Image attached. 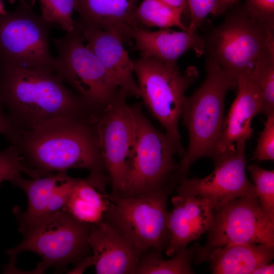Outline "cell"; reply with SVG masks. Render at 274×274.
Returning a JSON list of instances; mask_svg holds the SVG:
<instances>
[{
    "mask_svg": "<svg viewBox=\"0 0 274 274\" xmlns=\"http://www.w3.org/2000/svg\"><path fill=\"white\" fill-rule=\"evenodd\" d=\"M245 143H237L235 152L215 165L208 176L183 179L177 187L178 194L199 197L213 209L242 196L255 194L254 185L246 174Z\"/></svg>",
    "mask_w": 274,
    "mask_h": 274,
    "instance_id": "4fadbf2b",
    "label": "cell"
},
{
    "mask_svg": "<svg viewBox=\"0 0 274 274\" xmlns=\"http://www.w3.org/2000/svg\"><path fill=\"white\" fill-rule=\"evenodd\" d=\"M107 194L95 187L87 178L78 179L62 210L81 222L97 223L102 220L110 203Z\"/></svg>",
    "mask_w": 274,
    "mask_h": 274,
    "instance_id": "7402d4cb",
    "label": "cell"
},
{
    "mask_svg": "<svg viewBox=\"0 0 274 274\" xmlns=\"http://www.w3.org/2000/svg\"><path fill=\"white\" fill-rule=\"evenodd\" d=\"M20 131L0 104V134L11 143Z\"/></svg>",
    "mask_w": 274,
    "mask_h": 274,
    "instance_id": "1f68e13d",
    "label": "cell"
},
{
    "mask_svg": "<svg viewBox=\"0 0 274 274\" xmlns=\"http://www.w3.org/2000/svg\"><path fill=\"white\" fill-rule=\"evenodd\" d=\"M195 245L177 252L172 258L165 260L160 252L149 250L142 256L136 274H190L194 272L191 263L196 259L199 247Z\"/></svg>",
    "mask_w": 274,
    "mask_h": 274,
    "instance_id": "603a6c76",
    "label": "cell"
},
{
    "mask_svg": "<svg viewBox=\"0 0 274 274\" xmlns=\"http://www.w3.org/2000/svg\"><path fill=\"white\" fill-rule=\"evenodd\" d=\"M55 26L36 14L25 0L15 10L0 15V66L53 72L55 57L49 40Z\"/></svg>",
    "mask_w": 274,
    "mask_h": 274,
    "instance_id": "30bf717a",
    "label": "cell"
},
{
    "mask_svg": "<svg viewBox=\"0 0 274 274\" xmlns=\"http://www.w3.org/2000/svg\"><path fill=\"white\" fill-rule=\"evenodd\" d=\"M207 243L199 246L196 260L204 261L213 249L237 244L274 246V219L262 209L255 193L233 199L213 210Z\"/></svg>",
    "mask_w": 274,
    "mask_h": 274,
    "instance_id": "8fae6325",
    "label": "cell"
},
{
    "mask_svg": "<svg viewBox=\"0 0 274 274\" xmlns=\"http://www.w3.org/2000/svg\"><path fill=\"white\" fill-rule=\"evenodd\" d=\"M131 108L136 121L135 142L125 189L121 196H136L163 190L171 192L186 178L188 171L175 161L177 147L166 133L152 125L140 105Z\"/></svg>",
    "mask_w": 274,
    "mask_h": 274,
    "instance_id": "5b68a950",
    "label": "cell"
},
{
    "mask_svg": "<svg viewBox=\"0 0 274 274\" xmlns=\"http://www.w3.org/2000/svg\"><path fill=\"white\" fill-rule=\"evenodd\" d=\"M140 97L153 116L176 145L181 159L185 153L181 142L179 122L187 88L198 78L194 66L182 74L177 65L141 56L133 61Z\"/></svg>",
    "mask_w": 274,
    "mask_h": 274,
    "instance_id": "52a82bcc",
    "label": "cell"
},
{
    "mask_svg": "<svg viewBox=\"0 0 274 274\" xmlns=\"http://www.w3.org/2000/svg\"><path fill=\"white\" fill-rule=\"evenodd\" d=\"M90 227L62 210L45 216L22 232L24 237L19 244L7 251L10 261L5 271L15 272L16 258L25 251L36 253L42 258L31 273L79 263L90 255Z\"/></svg>",
    "mask_w": 274,
    "mask_h": 274,
    "instance_id": "8992f818",
    "label": "cell"
},
{
    "mask_svg": "<svg viewBox=\"0 0 274 274\" xmlns=\"http://www.w3.org/2000/svg\"><path fill=\"white\" fill-rule=\"evenodd\" d=\"M274 258V246L237 244L212 250L204 261L210 263L214 274H252Z\"/></svg>",
    "mask_w": 274,
    "mask_h": 274,
    "instance_id": "ffe728a7",
    "label": "cell"
},
{
    "mask_svg": "<svg viewBox=\"0 0 274 274\" xmlns=\"http://www.w3.org/2000/svg\"><path fill=\"white\" fill-rule=\"evenodd\" d=\"M23 172L32 179L41 177L33 169L29 167L16 148L11 146L0 151V184L4 181H11Z\"/></svg>",
    "mask_w": 274,
    "mask_h": 274,
    "instance_id": "83f0119b",
    "label": "cell"
},
{
    "mask_svg": "<svg viewBox=\"0 0 274 274\" xmlns=\"http://www.w3.org/2000/svg\"><path fill=\"white\" fill-rule=\"evenodd\" d=\"M88 243L92 254L83 262L94 265L97 274H134L147 252L104 220L91 225Z\"/></svg>",
    "mask_w": 274,
    "mask_h": 274,
    "instance_id": "5bb4252c",
    "label": "cell"
},
{
    "mask_svg": "<svg viewBox=\"0 0 274 274\" xmlns=\"http://www.w3.org/2000/svg\"><path fill=\"white\" fill-rule=\"evenodd\" d=\"M130 35L135 42L134 49L142 57L153 58L165 63L177 65L179 58L189 50H193L198 56L204 54L202 36L196 33L191 34L187 30L177 31L162 28L150 31L133 27Z\"/></svg>",
    "mask_w": 274,
    "mask_h": 274,
    "instance_id": "ac0fdd59",
    "label": "cell"
},
{
    "mask_svg": "<svg viewBox=\"0 0 274 274\" xmlns=\"http://www.w3.org/2000/svg\"><path fill=\"white\" fill-rule=\"evenodd\" d=\"M0 104L21 130L61 118H90L100 111L51 70L0 66Z\"/></svg>",
    "mask_w": 274,
    "mask_h": 274,
    "instance_id": "7a4b0ae2",
    "label": "cell"
},
{
    "mask_svg": "<svg viewBox=\"0 0 274 274\" xmlns=\"http://www.w3.org/2000/svg\"><path fill=\"white\" fill-rule=\"evenodd\" d=\"M238 0H218V3L213 13L214 16L222 14L235 5Z\"/></svg>",
    "mask_w": 274,
    "mask_h": 274,
    "instance_id": "d6a6232c",
    "label": "cell"
},
{
    "mask_svg": "<svg viewBox=\"0 0 274 274\" xmlns=\"http://www.w3.org/2000/svg\"><path fill=\"white\" fill-rule=\"evenodd\" d=\"M235 79L236 97L224 118L212 159L215 166L235 152L237 143L246 142L250 138L252 120L260 110V93L250 73L240 75Z\"/></svg>",
    "mask_w": 274,
    "mask_h": 274,
    "instance_id": "9a60e30c",
    "label": "cell"
},
{
    "mask_svg": "<svg viewBox=\"0 0 274 274\" xmlns=\"http://www.w3.org/2000/svg\"><path fill=\"white\" fill-rule=\"evenodd\" d=\"M168 5L178 10L182 14L189 12L186 0H160Z\"/></svg>",
    "mask_w": 274,
    "mask_h": 274,
    "instance_id": "836d02e7",
    "label": "cell"
},
{
    "mask_svg": "<svg viewBox=\"0 0 274 274\" xmlns=\"http://www.w3.org/2000/svg\"><path fill=\"white\" fill-rule=\"evenodd\" d=\"M190 15L187 30L191 34L196 33L204 22L207 16L213 14L218 0H186Z\"/></svg>",
    "mask_w": 274,
    "mask_h": 274,
    "instance_id": "f546056e",
    "label": "cell"
},
{
    "mask_svg": "<svg viewBox=\"0 0 274 274\" xmlns=\"http://www.w3.org/2000/svg\"><path fill=\"white\" fill-rule=\"evenodd\" d=\"M170 192L163 190L132 197L107 193L110 203L102 220L138 248L162 253L169 239L166 202Z\"/></svg>",
    "mask_w": 274,
    "mask_h": 274,
    "instance_id": "9c48e42d",
    "label": "cell"
},
{
    "mask_svg": "<svg viewBox=\"0 0 274 274\" xmlns=\"http://www.w3.org/2000/svg\"><path fill=\"white\" fill-rule=\"evenodd\" d=\"M6 12L5 10L4 6H3L1 1L0 0V15L4 14Z\"/></svg>",
    "mask_w": 274,
    "mask_h": 274,
    "instance_id": "d590c367",
    "label": "cell"
},
{
    "mask_svg": "<svg viewBox=\"0 0 274 274\" xmlns=\"http://www.w3.org/2000/svg\"><path fill=\"white\" fill-rule=\"evenodd\" d=\"M264 127L257 141L253 159L260 161L274 159V112L266 115Z\"/></svg>",
    "mask_w": 274,
    "mask_h": 274,
    "instance_id": "f1b7e54d",
    "label": "cell"
},
{
    "mask_svg": "<svg viewBox=\"0 0 274 274\" xmlns=\"http://www.w3.org/2000/svg\"><path fill=\"white\" fill-rule=\"evenodd\" d=\"M99 117L52 120L21 130L11 143L25 163L41 177L73 168L90 171L95 182H110L100 151Z\"/></svg>",
    "mask_w": 274,
    "mask_h": 274,
    "instance_id": "6da1fadb",
    "label": "cell"
},
{
    "mask_svg": "<svg viewBox=\"0 0 274 274\" xmlns=\"http://www.w3.org/2000/svg\"><path fill=\"white\" fill-rule=\"evenodd\" d=\"M52 42L57 52L53 72L88 104L104 110L120 88L90 48L83 44L78 27L75 24L74 30Z\"/></svg>",
    "mask_w": 274,
    "mask_h": 274,
    "instance_id": "ba28073f",
    "label": "cell"
},
{
    "mask_svg": "<svg viewBox=\"0 0 274 274\" xmlns=\"http://www.w3.org/2000/svg\"><path fill=\"white\" fill-rule=\"evenodd\" d=\"M182 13L160 0H143L138 6L132 17V26L169 28L178 27L186 30L181 20Z\"/></svg>",
    "mask_w": 274,
    "mask_h": 274,
    "instance_id": "cb8c5ba5",
    "label": "cell"
},
{
    "mask_svg": "<svg viewBox=\"0 0 274 274\" xmlns=\"http://www.w3.org/2000/svg\"><path fill=\"white\" fill-rule=\"evenodd\" d=\"M233 6L223 21L202 37L206 60L235 78L250 73L261 53L274 41V22L259 18L244 4Z\"/></svg>",
    "mask_w": 274,
    "mask_h": 274,
    "instance_id": "3957f363",
    "label": "cell"
},
{
    "mask_svg": "<svg viewBox=\"0 0 274 274\" xmlns=\"http://www.w3.org/2000/svg\"><path fill=\"white\" fill-rule=\"evenodd\" d=\"M244 5L249 11L259 18L274 22V0H246Z\"/></svg>",
    "mask_w": 274,
    "mask_h": 274,
    "instance_id": "4dcf8cb0",
    "label": "cell"
},
{
    "mask_svg": "<svg viewBox=\"0 0 274 274\" xmlns=\"http://www.w3.org/2000/svg\"><path fill=\"white\" fill-rule=\"evenodd\" d=\"M61 172L31 180L24 179L19 174L10 181L14 186L22 189L28 197L26 211L18 213L21 232L47 215Z\"/></svg>",
    "mask_w": 274,
    "mask_h": 274,
    "instance_id": "44dd1931",
    "label": "cell"
},
{
    "mask_svg": "<svg viewBox=\"0 0 274 274\" xmlns=\"http://www.w3.org/2000/svg\"><path fill=\"white\" fill-rule=\"evenodd\" d=\"M82 39L121 89L129 95L140 97L138 83L133 77V64L123 47V41L116 32L103 30L75 21Z\"/></svg>",
    "mask_w": 274,
    "mask_h": 274,
    "instance_id": "2e32d148",
    "label": "cell"
},
{
    "mask_svg": "<svg viewBox=\"0 0 274 274\" xmlns=\"http://www.w3.org/2000/svg\"><path fill=\"white\" fill-rule=\"evenodd\" d=\"M42 17L47 21L59 24L67 32L75 27L73 14L76 0H39Z\"/></svg>",
    "mask_w": 274,
    "mask_h": 274,
    "instance_id": "4316f807",
    "label": "cell"
},
{
    "mask_svg": "<svg viewBox=\"0 0 274 274\" xmlns=\"http://www.w3.org/2000/svg\"><path fill=\"white\" fill-rule=\"evenodd\" d=\"M128 95L120 88L97 122L99 147L112 186L111 193L120 196L125 189L135 142L136 121L131 107L126 102Z\"/></svg>",
    "mask_w": 274,
    "mask_h": 274,
    "instance_id": "7c38bea8",
    "label": "cell"
},
{
    "mask_svg": "<svg viewBox=\"0 0 274 274\" xmlns=\"http://www.w3.org/2000/svg\"><path fill=\"white\" fill-rule=\"evenodd\" d=\"M255 194L263 211L274 219V170H269L253 164L247 167Z\"/></svg>",
    "mask_w": 274,
    "mask_h": 274,
    "instance_id": "484cf974",
    "label": "cell"
},
{
    "mask_svg": "<svg viewBox=\"0 0 274 274\" xmlns=\"http://www.w3.org/2000/svg\"><path fill=\"white\" fill-rule=\"evenodd\" d=\"M250 75L260 93L259 113L274 112V41L261 53Z\"/></svg>",
    "mask_w": 274,
    "mask_h": 274,
    "instance_id": "d4e9b609",
    "label": "cell"
},
{
    "mask_svg": "<svg viewBox=\"0 0 274 274\" xmlns=\"http://www.w3.org/2000/svg\"><path fill=\"white\" fill-rule=\"evenodd\" d=\"M138 0H76L79 20L97 28L115 32L123 43H131L132 17Z\"/></svg>",
    "mask_w": 274,
    "mask_h": 274,
    "instance_id": "d6986e66",
    "label": "cell"
},
{
    "mask_svg": "<svg viewBox=\"0 0 274 274\" xmlns=\"http://www.w3.org/2000/svg\"><path fill=\"white\" fill-rule=\"evenodd\" d=\"M274 273V264H265L262 265L255 269L252 274H270Z\"/></svg>",
    "mask_w": 274,
    "mask_h": 274,
    "instance_id": "e575fe53",
    "label": "cell"
},
{
    "mask_svg": "<svg viewBox=\"0 0 274 274\" xmlns=\"http://www.w3.org/2000/svg\"><path fill=\"white\" fill-rule=\"evenodd\" d=\"M206 76L200 86L185 96L182 111L183 124L188 131L189 144L181 166L188 170L198 159H212L224 120L226 95L236 88L235 78L206 60Z\"/></svg>",
    "mask_w": 274,
    "mask_h": 274,
    "instance_id": "277c9868",
    "label": "cell"
},
{
    "mask_svg": "<svg viewBox=\"0 0 274 274\" xmlns=\"http://www.w3.org/2000/svg\"><path fill=\"white\" fill-rule=\"evenodd\" d=\"M172 201L174 208L168 211L169 239L165 250L168 256L209 231L213 220L214 209L199 197L178 194Z\"/></svg>",
    "mask_w": 274,
    "mask_h": 274,
    "instance_id": "e0dca14e",
    "label": "cell"
}]
</instances>
